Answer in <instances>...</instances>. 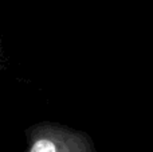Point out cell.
<instances>
[{"mask_svg": "<svg viewBox=\"0 0 153 152\" xmlns=\"http://www.w3.org/2000/svg\"><path fill=\"white\" fill-rule=\"evenodd\" d=\"M30 152H56V147L50 140L42 139V140H38V142L32 145Z\"/></svg>", "mask_w": 153, "mask_h": 152, "instance_id": "1", "label": "cell"}]
</instances>
